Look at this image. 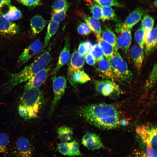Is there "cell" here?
<instances>
[{
  "instance_id": "1",
  "label": "cell",
  "mask_w": 157,
  "mask_h": 157,
  "mask_svg": "<svg viewBox=\"0 0 157 157\" xmlns=\"http://www.w3.org/2000/svg\"><path fill=\"white\" fill-rule=\"evenodd\" d=\"M78 112L89 123L101 129H113L117 128L120 123L117 110L108 104L87 105L80 108Z\"/></svg>"
},
{
  "instance_id": "2",
  "label": "cell",
  "mask_w": 157,
  "mask_h": 157,
  "mask_svg": "<svg viewBox=\"0 0 157 157\" xmlns=\"http://www.w3.org/2000/svg\"><path fill=\"white\" fill-rule=\"evenodd\" d=\"M44 102L43 94L38 88L24 91L19 101L18 113L26 120L36 118Z\"/></svg>"
},
{
  "instance_id": "3",
  "label": "cell",
  "mask_w": 157,
  "mask_h": 157,
  "mask_svg": "<svg viewBox=\"0 0 157 157\" xmlns=\"http://www.w3.org/2000/svg\"><path fill=\"white\" fill-rule=\"evenodd\" d=\"M51 45L35 60L26 66L21 71L13 74L8 82L9 86L13 88L24 82L47 67L52 59L50 53Z\"/></svg>"
},
{
  "instance_id": "4",
  "label": "cell",
  "mask_w": 157,
  "mask_h": 157,
  "mask_svg": "<svg viewBox=\"0 0 157 157\" xmlns=\"http://www.w3.org/2000/svg\"><path fill=\"white\" fill-rule=\"evenodd\" d=\"M112 69L114 79L121 82H127L132 79L133 74L127 64L118 51L107 59Z\"/></svg>"
},
{
  "instance_id": "5",
  "label": "cell",
  "mask_w": 157,
  "mask_h": 157,
  "mask_svg": "<svg viewBox=\"0 0 157 157\" xmlns=\"http://www.w3.org/2000/svg\"><path fill=\"white\" fill-rule=\"evenodd\" d=\"M137 133L147 147L156 149L157 128L149 125H143L138 126L136 129Z\"/></svg>"
},
{
  "instance_id": "6",
  "label": "cell",
  "mask_w": 157,
  "mask_h": 157,
  "mask_svg": "<svg viewBox=\"0 0 157 157\" xmlns=\"http://www.w3.org/2000/svg\"><path fill=\"white\" fill-rule=\"evenodd\" d=\"M53 88L54 97L50 106L49 114L51 115L55 109L57 104L64 94L67 85L65 76H54L52 78Z\"/></svg>"
},
{
  "instance_id": "7",
  "label": "cell",
  "mask_w": 157,
  "mask_h": 157,
  "mask_svg": "<svg viewBox=\"0 0 157 157\" xmlns=\"http://www.w3.org/2000/svg\"><path fill=\"white\" fill-rule=\"evenodd\" d=\"M96 90L106 97L119 95L121 92L119 86L113 81L110 79L94 81Z\"/></svg>"
},
{
  "instance_id": "8",
  "label": "cell",
  "mask_w": 157,
  "mask_h": 157,
  "mask_svg": "<svg viewBox=\"0 0 157 157\" xmlns=\"http://www.w3.org/2000/svg\"><path fill=\"white\" fill-rule=\"evenodd\" d=\"M116 31L119 34L116 37L118 47L125 53L127 52L131 45L132 39L131 30L128 28L123 23L117 25Z\"/></svg>"
},
{
  "instance_id": "9",
  "label": "cell",
  "mask_w": 157,
  "mask_h": 157,
  "mask_svg": "<svg viewBox=\"0 0 157 157\" xmlns=\"http://www.w3.org/2000/svg\"><path fill=\"white\" fill-rule=\"evenodd\" d=\"M43 44L39 39L35 40L26 47L22 52L17 59L19 65L27 63L33 57L38 54L43 49Z\"/></svg>"
},
{
  "instance_id": "10",
  "label": "cell",
  "mask_w": 157,
  "mask_h": 157,
  "mask_svg": "<svg viewBox=\"0 0 157 157\" xmlns=\"http://www.w3.org/2000/svg\"><path fill=\"white\" fill-rule=\"evenodd\" d=\"M51 68V66H49L30 78L26 81L24 85V91L38 88L41 86L46 80Z\"/></svg>"
},
{
  "instance_id": "11",
  "label": "cell",
  "mask_w": 157,
  "mask_h": 157,
  "mask_svg": "<svg viewBox=\"0 0 157 157\" xmlns=\"http://www.w3.org/2000/svg\"><path fill=\"white\" fill-rule=\"evenodd\" d=\"M16 151L17 157H32L31 147L29 140L24 137H19L16 142Z\"/></svg>"
},
{
  "instance_id": "12",
  "label": "cell",
  "mask_w": 157,
  "mask_h": 157,
  "mask_svg": "<svg viewBox=\"0 0 157 157\" xmlns=\"http://www.w3.org/2000/svg\"><path fill=\"white\" fill-rule=\"evenodd\" d=\"M19 32V27L17 24L0 16V34L13 36Z\"/></svg>"
},
{
  "instance_id": "13",
  "label": "cell",
  "mask_w": 157,
  "mask_h": 157,
  "mask_svg": "<svg viewBox=\"0 0 157 157\" xmlns=\"http://www.w3.org/2000/svg\"><path fill=\"white\" fill-rule=\"evenodd\" d=\"M82 143L88 149L92 150L100 149L103 145L99 136L90 132L85 133L82 138Z\"/></svg>"
},
{
  "instance_id": "14",
  "label": "cell",
  "mask_w": 157,
  "mask_h": 157,
  "mask_svg": "<svg viewBox=\"0 0 157 157\" xmlns=\"http://www.w3.org/2000/svg\"><path fill=\"white\" fill-rule=\"evenodd\" d=\"M70 47L69 37H66L64 46L60 53L56 66L52 72L53 74H56L62 67L69 62L70 56Z\"/></svg>"
},
{
  "instance_id": "15",
  "label": "cell",
  "mask_w": 157,
  "mask_h": 157,
  "mask_svg": "<svg viewBox=\"0 0 157 157\" xmlns=\"http://www.w3.org/2000/svg\"><path fill=\"white\" fill-rule=\"evenodd\" d=\"M67 78L69 83L76 91H77V84H84L90 80L88 74L81 70L76 71L67 75Z\"/></svg>"
},
{
  "instance_id": "16",
  "label": "cell",
  "mask_w": 157,
  "mask_h": 157,
  "mask_svg": "<svg viewBox=\"0 0 157 157\" xmlns=\"http://www.w3.org/2000/svg\"><path fill=\"white\" fill-rule=\"evenodd\" d=\"M85 59L84 56L80 55L75 49L71 56L69 64L67 75L74 72L80 70L84 65Z\"/></svg>"
},
{
  "instance_id": "17",
  "label": "cell",
  "mask_w": 157,
  "mask_h": 157,
  "mask_svg": "<svg viewBox=\"0 0 157 157\" xmlns=\"http://www.w3.org/2000/svg\"><path fill=\"white\" fill-rule=\"evenodd\" d=\"M130 55L134 66L138 70H140L144 58L143 49L138 45H133L130 49Z\"/></svg>"
},
{
  "instance_id": "18",
  "label": "cell",
  "mask_w": 157,
  "mask_h": 157,
  "mask_svg": "<svg viewBox=\"0 0 157 157\" xmlns=\"http://www.w3.org/2000/svg\"><path fill=\"white\" fill-rule=\"evenodd\" d=\"M98 71L102 77L113 80V73L109 61L104 57L98 61Z\"/></svg>"
},
{
  "instance_id": "19",
  "label": "cell",
  "mask_w": 157,
  "mask_h": 157,
  "mask_svg": "<svg viewBox=\"0 0 157 157\" xmlns=\"http://www.w3.org/2000/svg\"><path fill=\"white\" fill-rule=\"evenodd\" d=\"M157 28L155 27L147 34L145 41V52L146 55L149 54L156 47Z\"/></svg>"
},
{
  "instance_id": "20",
  "label": "cell",
  "mask_w": 157,
  "mask_h": 157,
  "mask_svg": "<svg viewBox=\"0 0 157 157\" xmlns=\"http://www.w3.org/2000/svg\"><path fill=\"white\" fill-rule=\"evenodd\" d=\"M47 24L46 21L40 15H37L33 17L30 20V26L32 35H35L40 33Z\"/></svg>"
},
{
  "instance_id": "21",
  "label": "cell",
  "mask_w": 157,
  "mask_h": 157,
  "mask_svg": "<svg viewBox=\"0 0 157 157\" xmlns=\"http://www.w3.org/2000/svg\"><path fill=\"white\" fill-rule=\"evenodd\" d=\"M143 11L138 8L135 9L127 17L123 23L129 29H131L141 19Z\"/></svg>"
},
{
  "instance_id": "22",
  "label": "cell",
  "mask_w": 157,
  "mask_h": 157,
  "mask_svg": "<svg viewBox=\"0 0 157 157\" xmlns=\"http://www.w3.org/2000/svg\"><path fill=\"white\" fill-rule=\"evenodd\" d=\"M59 26V23L51 20L49 23L44 38L43 49L48 46L51 38L57 31Z\"/></svg>"
},
{
  "instance_id": "23",
  "label": "cell",
  "mask_w": 157,
  "mask_h": 157,
  "mask_svg": "<svg viewBox=\"0 0 157 157\" xmlns=\"http://www.w3.org/2000/svg\"><path fill=\"white\" fill-rule=\"evenodd\" d=\"M103 39L106 42L111 45L115 49L117 50L116 42V36L114 32L108 26H105L101 32Z\"/></svg>"
},
{
  "instance_id": "24",
  "label": "cell",
  "mask_w": 157,
  "mask_h": 157,
  "mask_svg": "<svg viewBox=\"0 0 157 157\" xmlns=\"http://www.w3.org/2000/svg\"><path fill=\"white\" fill-rule=\"evenodd\" d=\"M98 44L102 49L106 59L113 55L115 50L110 44L104 40L101 35H96Z\"/></svg>"
},
{
  "instance_id": "25",
  "label": "cell",
  "mask_w": 157,
  "mask_h": 157,
  "mask_svg": "<svg viewBox=\"0 0 157 157\" xmlns=\"http://www.w3.org/2000/svg\"><path fill=\"white\" fill-rule=\"evenodd\" d=\"M8 6V10L5 13H1L2 16L10 21L17 20L22 17L21 12L16 7L10 4Z\"/></svg>"
},
{
  "instance_id": "26",
  "label": "cell",
  "mask_w": 157,
  "mask_h": 157,
  "mask_svg": "<svg viewBox=\"0 0 157 157\" xmlns=\"http://www.w3.org/2000/svg\"><path fill=\"white\" fill-rule=\"evenodd\" d=\"M84 19L90 30L96 35H101L102 30L100 22L98 20L90 16H85Z\"/></svg>"
},
{
  "instance_id": "27",
  "label": "cell",
  "mask_w": 157,
  "mask_h": 157,
  "mask_svg": "<svg viewBox=\"0 0 157 157\" xmlns=\"http://www.w3.org/2000/svg\"><path fill=\"white\" fill-rule=\"evenodd\" d=\"M58 137L62 142H67L73 138V131L72 129L67 126L60 127L58 130Z\"/></svg>"
},
{
  "instance_id": "28",
  "label": "cell",
  "mask_w": 157,
  "mask_h": 157,
  "mask_svg": "<svg viewBox=\"0 0 157 157\" xmlns=\"http://www.w3.org/2000/svg\"><path fill=\"white\" fill-rule=\"evenodd\" d=\"M154 20L153 17L149 15H144L142 21V27L144 31V40L147 34L153 28Z\"/></svg>"
},
{
  "instance_id": "29",
  "label": "cell",
  "mask_w": 157,
  "mask_h": 157,
  "mask_svg": "<svg viewBox=\"0 0 157 157\" xmlns=\"http://www.w3.org/2000/svg\"><path fill=\"white\" fill-rule=\"evenodd\" d=\"M101 7L102 20L118 21V19L115 12L110 7L101 6Z\"/></svg>"
},
{
  "instance_id": "30",
  "label": "cell",
  "mask_w": 157,
  "mask_h": 157,
  "mask_svg": "<svg viewBox=\"0 0 157 157\" xmlns=\"http://www.w3.org/2000/svg\"><path fill=\"white\" fill-rule=\"evenodd\" d=\"M89 9L92 14V17L98 19H102L101 7L97 4L91 3L88 4Z\"/></svg>"
},
{
  "instance_id": "31",
  "label": "cell",
  "mask_w": 157,
  "mask_h": 157,
  "mask_svg": "<svg viewBox=\"0 0 157 157\" xmlns=\"http://www.w3.org/2000/svg\"><path fill=\"white\" fill-rule=\"evenodd\" d=\"M9 142V136L6 133H0V153L6 154Z\"/></svg>"
},
{
  "instance_id": "32",
  "label": "cell",
  "mask_w": 157,
  "mask_h": 157,
  "mask_svg": "<svg viewBox=\"0 0 157 157\" xmlns=\"http://www.w3.org/2000/svg\"><path fill=\"white\" fill-rule=\"evenodd\" d=\"M92 46L91 42L90 41L82 42L79 45L77 52L80 55L84 56L91 52Z\"/></svg>"
},
{
  "instance_id": "33",
  "label": "cell",
  "mask_w": 157,
  "mask_h": 157,
  "mask_svg": "<svg viewBox=\"0 0 157 157\" xmlns=\"http://www.w3.org/2000/svg\"><path fill=\"white\" fill-rule=\"evenodd\" d=\"M135 40L142 48L144 49V31L142 26L138 28L134 34Z\"/></svg>"
},
{
  "instance_id": "34",
  "label": "cell",
  "mask_w": 157,
  "mask_h": 157,
  "mask_svg": "<svg viewBox=\"0 0 157 157\" xmlns=\"http://www.w3.org/2000/svg\"><path fill=\"white\" fill-rule=\"evenodd\" d=\"M93 1L102 7H122V5L117 0H92Z\"/></svg>"
},
{
  "instance_id": "35",
  "label": "cell",
  "mask_w": 157,
  "mask_h": 157,
  "mask_svg": "<svg viewBox=\"0 0 157 157\" xmlns=\"http://www.w3.org/2000/svg\"><path fill=\"white\" fill-rule=\"evenodd\" d=\"M91 52L95 60L97 62L104 57L103 51L98 43L92 45Z\"/></svg>"
},
{
  "instance_id": "36",
  "label": "cell",
  "mask_w": 157,
  "mask_h": 157,
  "mask_svg": "<svg viewBox=\"0 0 157 157\" xmlns=\"http://www.w3.org/2000/svg\"><path fill=\"white\" fill-rule=\"evenodd\" d=\"M58 151L64 155L70 156L71 151V142H62L58 144L57 146Z\"/></svg>"
},
{
  "instance_id": "37",
  "label": "cell",
  "mask_w": 157,
  "mask_h": 157,
  "mask_svg": "<svg viewBox=\"0 0 157 157\" xmlns=\"http://www.w3.org/2000/svg\"><path fill=\"white\" fill-rule=\"evenodd\" d=\"M157 79V64L154 65L150 73L146 85V87L150 88L156 83Z\"/></svg>"
},
{
  "instance_id": "38",
  "label": "cell",
  "mask_w": 157,
  "mask_h": 157,
  "mask_svg": "<svg viewBox=\"0 0 157 157\" xmlns=\"http://www.w3.org/2000/svg\"><path fill=\"white\" fill-rule=\"evenodd\" d=\"M69 5L67 0H56L52 7L53 12H58L66 8H68Z\"/></svg>"
},
{
  "instance_id": "39",
  "label": "cell",
  "mask_w": 157,
  "mask_h": 157,
  "mask_svg": "<svg viewBox=\"0 0 157 157\" xmlns=\"http://www.w3.org/2000/svg\"><path fill=\"white\" fill-rule=\"evenodd\" d=\"M68 9L66 8L60 11L53 12L51 20L60 23L65 18Z\"/></svg>"
},
{
  "instance_id": "40",
  "label": "cell",
  "mask_w": 157,
  "mask_h": 157,
  "mask_svg": "<svg viewBox=\"0 0 157 157\" xmlns=\"http://www.w3.org/2000/svg\"><path fill=\"white\" fill-rule=\"evenodd\" d=\"M20 3L28 7L34 8L41 4L40 0H16Z\"/></svg>"
},
{
  "instance_id": "41",
  "label": "cell",
  "mask_w": 157,
  "mask_h": 157,
  "mask_svg": "<svg viewBox=\"0 0 157 157\" xmlns=\"http://www.w3.org/2000/svg\"><path fill=\"white\" fill-rule=\"evenodd\" d=\"M78 33L82 35H87L90 34L91 30L88 25L85 23L80 24L77 28Z\"/></svg>"
},
{
  "instance_id": "42",
  "label": "cell",
  "mask_w": 157,
  "mask_h": 157,
  "mask_svg": "<svg viewBox=\"0 0 157 157\" xmlns=\"http://www.w3.org/2000/svg\"><path fill=\"white\" fill-rule=\"evenodd\" d=\"M71 143V151L70 156H78L81 155L79 149V145L76 141H74Z\"/></svg>"
},
{
  "instance_id": "43",
  "label": "cell",
  "mask_w": 157,
  "mask_h": 157,
  "mask_svg": "<svg viewBox=\"0 0 157 157\" xmlns=\"http://www.w3.org/2000/svg\"><path fill=\"white\" fill-rule=\"evenodd\" d=\"M84 57L85 60L88 65L93 66L96 63L95 60L91 52L86 54Z\"/></svg>"
},
{
  "instance_id": "44",
  "label": "cell",
  "mask_w": 157,
  "mask_h": 157,
  "mask_svg": "<svg viewBox=\"0 0 157 157\" xmlns=\"http://www.w3.org/2000/svg\"><path fill=\"white\" fill-rule=\"evenodd\" d=\"M145 156L146 157H157V150L153 147H147Z\"/></svg>"
},
{
  "instance_id": "45",
  "label": "cell",
  "mask_w": 157,
  "mask_h": 157,
  "mask_svg": "<svg viewBox=\"0 0 157 157\" xmlns=\"http://www.w3.org/2000/svg\"><path fill=\"white\" fill-rule=\"evenodd\" d=\"M11 0H0V10L4 6L10 4Z\"/></svg>"
},
{
  "instance_id": "46",
  "label": "cell",
  "mask_w": 157,
  "mask_h": 157,
  "mask_svg": "<svg viewBox=\"0 0 157 157\" xmlns=\"http://www.w3.org/2000/svg\"><path fill=\"white\" fill-rule=\"evenodd\" d=\"M154 5L156 7V6H157V0H156L154 2Z\"/></svg>"
},
{
  "instance_id": "47",
  "label": "cell",
  "mask_w": 157,
  "mask_h": 157,
  "mask_svg": "<svg viewBox=\"0 0 157 157\" xmlns=\"http://www.w3.org/2000/svg\"><path fill=\"white\" fill-rule=\"evenodd\" d=\"M145 157H146L145 156Z\"/></svg>"
}]
</instances>
